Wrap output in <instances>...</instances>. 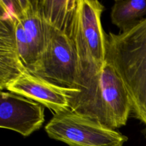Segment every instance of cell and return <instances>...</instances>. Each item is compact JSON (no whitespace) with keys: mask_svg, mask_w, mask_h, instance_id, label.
<instances>
[{"mask_svg":"<svg viewBox=\"0 0 146 146\" xmlns=\"http://www.w3.org/2000/svg\"><path fill=\"white\" fill-rule=\"evenodd\" d=\"M70 110L116 129L126 125L132 112L122 80L106 60L101 69L78 79V90L69 94Z\"/></svg>","mask_w":146,"mask_h":146,"instance_id":"6da1fadb","label":"cell"},{"mask_svg":"<svg viewBox=\"0 0 146 146\" xmlns=\"http://www.w3.org/2000/svg\"><path fill=\"white\" fill-rule=\"evenodd\" d=\"M106 60L122 80L134 116L146 129V17L128 30L106 35Z\"/></svg>","mask_w":146,"mask_h":146,"instance_id":"7a4b0ae2","label":"cell"},{"mask_svg":"<svg viewBox=\"0 0 146 146\" xmlns=\"http://www.w3.org/2000/svg\"><path fill=\"white\" fill-rule=\"evenodd\" d=\"M104 5L96 0H77L71 39L78 64V79L99 71L106 61V35L101 18Z\"/></svg>","mask_w":146,"mask_h":146,"instance_id":"3957f363","label":"cell"},{"mask_svg":"<svg viewBox=\"0 0 146 146\" xmlns=\"http://www.w3.org/2000/svg\"><path fill=\"white\" fill-rule=\"evenodd\" d=\"M44 25L46 46L32 74L57 86L78 90V59L71 37L66 31Z\"/></svg>","mask_w":146,"mask_h":146,"instance_id":"277c9868","label":"cell"},{"mask_svg":"<svg viewBox=\"0 0 146 146\" xmlns=\"http://www.w3.org/2000/svg\"><path fill=\"white\" fill-rule=\"evenodd\" d=\"M45 131L49 138L68 146H123L128 141L121 133L71 110L54 114Z\"/></svg>","mask_w":146,"mask_h":146,"instance_id":"5b68a950","label":"cell"},{"mask_svg":"<svg viewBox=\"0 0 146 146\" xmlns=\"http://www.w3.org/2000/svg\"><path fill=\"white\" fill-rule=\"evenodd\" d=\"M44 107L32 100L7 91L0 93V127L28 137L42 126Z\"/></svg>","mask_w":146,"mask_h":146,"instance_id":"8992f818","label":"cell"},{"mask_svg":"<svg viewBox=\"0 0 146 146\" xmlns=\"http://www.w3.org/2000/svg\"><path fill=\"white\" fill-rule=\"evenodd\" d=\"M6 90L36 101L56 114L70 110L69 94L74 89L57 86L28 71Z\"/></svg>","mask_w":146,"mask_h":146,"instance_id":"52a82bcc","label":"cell"},{"mask_svg":"<svg viewBox=\"0 0 146 146\" xmlns=\"http://www.w3.org/2000/svg\"><path fill=\"white\" fill-rule=\"evenodd\" d=\"M0 6V89L2 91L29 71L19 53L11 10L7 1L1 0Z\"/></svg>","mask_w":146,"mask_h":146,"instance_id":"ba28073f","label":"cell"},{"mask_svg":"<svg viewBox=\"0 0 146 146\" xmlns=\"http://www.w3.org/2000/svg\"><path fill=\"white\" fill-rule=\"evenodd\" d=\"M12 9L19 18L30 50L32 74L41 59L46 46V29L38 8V0L10 1Z\"/></svg>","mask_w":146,"mask_h":146,"instance_id":"9c48e42d","label":"cell"},{"mask_svg":"<svg viewBox=\"0 0 146 146\" xmlns=\"http://www.w3.org/2000/svg\"><path fill=\"white\" fill-rule=\"evenodd\" d=\"M146 14V0H117L111 10V21L121 29L128 30Z\"/></svg>","mask_w":146,"mask_h":146,"instance_id":"30bf717a","label":"cell"}]
</instances>
